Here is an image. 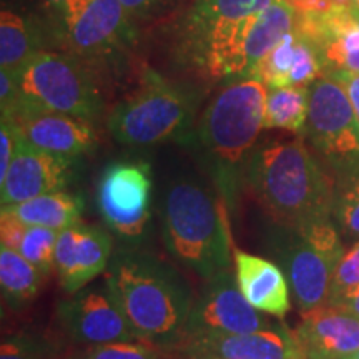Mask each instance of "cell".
<instances>
[{
    "instance_id": "obj_1",
    "label": "cell",
    "mask_w": 359,
    "mask_h": 359,
    "mask_svg": "<svg viewBox=\"0 0 359 359\" xmlns=\"http://www.w3.org/2000/svg\"><path fill=\"white\" fill-rule=\"evenodd\" d=\"M103 281L138 341L167 354L182 343L193 296L173 266L138 246H123L111 257Z\"/></svg>"
},
{
    "instance_id": "obj_2",
    "label": "cell",
    "mask_w": 359,
    "mask_h": 359,
    "mask_svg": "<svg viewBox=\"0 0 359 359\" xmlns=\"http://www.w3.org/2000/svg\"><path fill=\"white\" fill-rule=\"evenodd\" d=\"M245 188L281 226L333 219V177L303 138L257 145L246 163Z\"/></svg>"
},
{
    "instance_id": "obj_3",
    "label": "cell",
    "mask_w": 359,
    "mask_h": 359,
    "mask_svg": "<svg viewBox=\"0 0 359 359\" xmlns=\"http://www.w3.org/2000/svg\"><path fill=\"white\" fill-rule=\"evenodd\" d=\"M268 87L255 77L226 83L201 114L195 142L230 213L236 212L245 172L264 128Z\"/></svg>"
},
{
    "instance_id": "obj_4",
    "label": "cell",
    "mask_w": 359,
    "mask_h": 359,
    "mask_svg": "<svg viewBox=\"0 0 359 359\" xmlns=\"http://www.w3.org/2000/svg\"><path fill=\"white\" fill-rule=\"evenodd\" d=\"M230 208L218 190L193 178H177L161 200V235L170 255L203 280L230 271Z\"/></svg>"
},
{
    "instance_id": "obj_5",
    "label": "cell",
    "mask_w": 359,
    "mask_h": 359,
    "mask_svg": "<svg viewBox=\"0 0 359 359\" xmlns=\"http://www.w3.org/2000/svg\"><path fill=\"white\" fill-rule=\"evenodd\" d=\"M269 245L286 271L299 311L326 306L336 264L344 253L333 219L296 228L273 223Z\"/></svg>"
},
{
    "instance_id": "obj_6",
    "label": "cell",
    "mask_w": 359,
    "mask_h": 359,
    "mask_svg": "<svg viewBox=\"0 0 359 359\" xmlns=\"http://www.w3.org/2000/svg\"><path fill=\"white\" fill-rule=\"evenodd\" d=\"M193 111L190 93L147 72L138 88L114 107L107 127L122 145L154 147L187 137Z\"/></svg>"
},
{
    "instance_id": "obj_7",
    "label": "cell",
    "mask_w": 359,
    "mask_h": 359,
    "mask_svg": "<svg viewBox=\"0 0 359 359\" xmlns=\"http://www.w3.org/2000/svg\"><path fill=\"white\" fill-rule=\"evenodd\" d=\"M15 75L22 100L15 115L24 110H43L93 122L102 114L100 88L77 57L37 52Z\"/></svg>"
},
{
    "instance_id": "obj_8",
    "label": "cell",
    "mask_w": 359,
    "mask_h": 359,
    "mask_svg": "<svg viewBox=\"0 0 359 359\" xmlns=\"http://www.w3.org/2000/svg\"><path fill=\"white\" fill-rule=\"evenodd\" d=\"M151 168L145 160H116L102 170L97 206L111 235L138 246L151 218Z\"/></svg>"
},
{
    "instance_id": "obj_9",
    "label": "cell",
    "mask_w": 359,
    "mask_h": 359,
    "mask_svg": "<svg viewBox=\"0 0 359 359\" xmlns=\"http://www.w3.org/2000/svg\"><path fill=\"white\" fill-rule=\"evenodd\" d=\"M303 133L333 172L359 167V120L338 79L321 75L311 83Z\"/></svg>"
},
{
    "instance_id": "obj_10",
    "label": "cell",
    "mask_w": 359,
    "mask_h": 359,
    "mask_svg": "<svg viewBox=\"0 0 359 359\" xmlns=\"http://www.w3.org/2000/svg\"><path fill=\"white\" fill-rule=\"evenodd\" d=\"M269 325L262 311L246 302L231 271H223L205 280L200 294L193 299L183 339L253 333Z\"/></svg>"
},
{
    "instance_id": "obj_11",
    "label": "cell",
    "mask_w": 359,
    "mask_h": 359,
    "mask_svg": "<svg viewBox=\"0 0 359 359\" xmlns=\"http://www.w3.org/2000/svg\"><path fill=\"white\" fill-rule=\"evenodd\" d=\"M58 12L64 47L80 60L109 55L127 35V11L120 0H69Z\"/></svg>"
},
{
    "instance_id": "obj_12",
    "label": "cell",
    "mask_w": 359,
    "mask_h": 359,
    "mask_svg": "<svg viewBox=\"0 0 359 359\" xmlns=\"http://www.w3.org/2000/svg\"><path fill=\"white\" fill-rule=\"evenodd\" d=\"M57 316L65 333L80 344H109L120 341H138L133 327L103 285L85 286L70 293L57 306Z\"/></svg>"
},
{
    "instance_id": "obj_13",
    "label": "cell",
    "mask_w": 359,
    "mask_h": 359,
    "mask_svg": "<svg viewBox=\"0 0 359 359\" xmlns=\"http://www.w3.org/2000/svg\"><path fill=\"white\" fill-rule=\"evenodd\" d=\"M294 30L318 50L323 75L359 74V11L296 12Z\"/></svg>"
},
{
    "instance_id": "obj_14",
    "label": "cell",
    "mask_w": 359,
    "mask_h": 359,
    "mask_svg": "<svg viewBox=\"0 0 359 359\" xmlns=\"http://www.w3.org/2000/svg\"><path fill=\"white\" fill-rule=\"evenodd\" d=\"M168 354L177 359H304L294 331L283 323L245 334L188 338Z\"/></svg>"
},
{
    "instance_id": "obj_15",
    "label": "cell",
    "mask_w": 359,
    "mask_h": 359,
    "mask_svg": "<svg viewBox=\"0 0 359 359\" xmlns=\"http://www.w3.org/2000/svg\"><path fill=\"white\" fill-rule=\"evenodd\" d=\"M114 238L109 228L77 223L60 231L55 248V273L67 293L85 288L107 271Z\"/></svg>"
},
{
    "instance_id": "obj_16",
    "label": "cell",
    "mask_w": 359,
    "mask_h": 359,
    "mask_svg": "<svg viewBox=\"0 0 359 359\" xmlns=\"http://www.w3.org/2000/svg\"><path fill=\"white\" fill-rule=\"evenodd\" d=\"M74 163V158L37 150L19 138L11 168L0 182L2 208L24 203L47 193L67 190L75 177Z\"/></svg>"
},
{
    "instance_id": "obj_17",
    "label": "cell",
    "mask_w": 359,
    "mask_h": 359,
    "mask_svg": "<svg viewBox=\"0 0 359 359\" xmlns=\"http://www.w3.org/2000/svg\"><path fill=\"white\" fill-rule=\"evenodd\" d=\"M27 145L47 154L77 160L97 147L92 122L79 116L43 110H24L11 118Z\"/></svg>"
},
{
    "instance_id": "obj_18",
    "label": "cell",
    "mask_w": 359,
    "mask_h": 359,
    "mask_svg": "<svg viewBox=\"0 0 359 359\" xmlns=\"http://www.w3.org/2000/svg\"><path fill=\"white\" fill-rule=\"evenodd\" d=\"M294 336L306 359H349L359 349V318L326 304L302 313Z\"/></svg>"
},
{
    "instance_id": "obj_19",
    "label": "cell",
    "mask_w": 359,
    "mask_h": 359,
    "mask_svg": "<svg viewBox=\"0 0 359 359\" xmlns=\"http://www.w3.org/2000/svg\"><path fill=\"white\" fill-rule=\"evenodd\" d=\"M323 75L318 50L293 29L251 72L268 88L308 87Z\"/></svg>"
},
{
    "instance_id": "obj_20",
    "label": "cell",
    "mask_w": 359,
    "mask_h": 359,
    "mask_svg": "<svg viewBox=\"0 0 359 359\" xmlns=\"http://www.w3.org/2000/svg\"><path fill=\"white\" fill-rule=\"evenodd\" d=\"M235 278L240 291L258 311L285 318L291 308L290 281L280 264L235 250Z\"/></svg>"
},
{
    "instance_id": "obj_21",
    "label": "cell",
    "mask_w": 359,
    "mask_h": 359,
    "mask_svg": "<svg viewBox=\"0 0 359 359\" xmlns=\"http://www.w3.org/2000/svg\"><path fill=\"white\" fill-rule=\"evenodd\" d=\"M17 215L29 226H45L62 231L80 223L83 212L82 196L67 190L47 193L24 203L4 206Z\"/></svg>"
},
{
    "instance_id": "obj_22",
    "label": "cell",
    "mask_w": 359,
    "mask_h": 359,
    "mask_svg": "<svg viewBox=\"0 0 359 359\" xmlns=\"http://www.w3.org/2000/svg\"><path fill=\"white\" fill-rule=\"evenodd\" d=\"M294 7H291L286 0H276L273 6L259 13L246 40L248 77L259 62L281 42L283 37L294 29Z\"/></svg>"
},
{
    "instance_id": "obj_23",
    "label": "cell",
    "mask_w": 359,
    "mask_h": 359,
    "mask_svg": "<svg viewBox=\"0 0 359 359\" xmlns=\"http://www.w3.org/2000/svg\"><path fill=\"white\" fill-rule=\"evenodd\" d=\"M43 275L19 251L0 248V288L4 302L12 309H22L39 294Z\"/></svg>"
},
{
    "instance_id": "obj_24",
    "label": "cell",
    "mask_w": 359,
    "mask_h": 359,
    "mask_svg": "<svg viewBox=\"0 0 359 359\" xmlns=\"http://www.w3.org/2000/svg\"><path fill=\"white\" fill-rule=\"evenodd\" d=\"M309 111V87L268 88L264 128L304 132Z\"/></svg>"
},
{
    "instance_id": "obj_25",
    "label": "cell",
    "mask_w": 359,
    "mask_h": 359,
    "mask_svg": "<svg viewBox=\"0 0 359 359\" xmlns=\"http://www.w3.org/2000/svg\"><path fill=\"white\" fill-rule=\"evenodd\" d=\"M331 218L339 233L359 240V167L333 172Z\"/></svg>"
},
{
    "instance_id": "obj_26",
    "label": "cell",
    "mask_w": 359,
    "mask_h": 359,
    "mask_svg": "<svg viewBox=\"0 0 359 359\" xmlns=\"http://www.w3.org/2000/svg\"><path fill=\"white\" fill-rule=\"evenodd\" d=\"M35 50L32 32L25 20L12 11L0 13V67L17 74L32 58Z\"/></svg>"
},
{
    "instance_id": "obj_27",
    "label": "cell",
    "mask_w": 359,
    "mask_h": 359,
    "mask_svg": "<svg viewBox=\"0 0 359 359\" xmlns=\"http://www.w3.org/2000/svg\"><path fill=\"white\" fill-rule=\"evenodd\" d=\"M276 0H195L193 19L255 20Z\"/></svg>"
},
{
    "instance_id": "obj_28",
    "label": "cell",
    "mask_w": 359,
    "mask_h": 359,
    "mask_svg": "<svg viewBox=\"0 0 359 359\" xmlns=\"http://www.w3.org/2000/svg\"><path fill=\"white\" fill-rule=\"evenodd\" d=\"M60 231L45 226L27 228L19 253L29 259L35 268L42 273L43 278L55 271V248Z\"/></svg>"
},
{
    "instance_id": "obj_29",
    "label": "cell",
    "mask_w": 359,
    "mask_h": 359,
    "mask_svg": "<svg viewBox=\"0 0 359 359\" xmlns=\"http://www.w3.org/2000/svg\"><path fill=\"white\" fill-rule=\"evenodd\" d=\"M359 290V240L344 250L343 257L336 264L333 281H331L327 304L341 306L353 293Z\"/></svg>"
},
{
    "instance_id": "obj_30",
    "label": "cell",
    "mask_w": 359,
    "mask_h": 359,
    "mask_svg": "<svg viewBox=\"0 0 359 359\" xmlns=\"http://www.w3.org/2000/svg\"><path fill=\"white\" fill-rule=\"evenodd\" d=\"M70 359H161L160 351L143 341L93 344Z\"/></svg>"
},
{
    "instance_id": "obj_31",
    "label": "cell",
    "mask_w": 359,
    "mask_h": 359,
    "mask_svg": "<svg viewBox=\"0 0 359 359\" xmlns=\"http://www.w3.org/2000/svg\"><path fill=\"white\" fill-rule=\"evenodd\" d=\"M50 354L47 341L27 333L7 336L0 346V359H48Z\"/></svg>"
},
{
    "instance_id": "obj_32",
    "label": "cell",
    "mask_w": 359,
    "mask_h": 359,
    "mask_svg": "<svg viewBox=\"0 0 359 359\" xmlns=\"http://www.w3.org/2000/svg\"><path fill=\"white\" fill-rule=\"evenodd\" d=\"M19 80L13 72L0 70V107L2 118H12L20 109Z\"/></svg>"
},
{
    "instance_id": "obj_33",
    "label": "cell",
    "mask_w": 359,
    "mask_h": 359,
    "mask_svg": "<svg viewBox=\"0 0 359 359\" xmlns=\"http://www.w3.org/2000/svg\"><path fill=\"white\" fill-rule=\"evenodd\" d=\"M19 130L11 118H2L0 125V182L6 178L11 168L13 156H15L17 145H19Z\"/></svg>"
},
{
    "instance_id": "obj_34",
    "label": "cell",
    "mask_w": 359,
    "mask_h": 359,
    "mask_svg": "<svg viewBox=\"0 0 359 359\" xmlns=\"http://www.w3.org/2000/svg\"><path fill=\"white\" fill-rule=\"evenodd\" d=\"M27 228H29V224L22 222L17 215H13L11 210L2 208V217H0V240H2V246L19 251Z\"/></svg>"
},
{
    "instance_id": "obj_35",
    "label": "cell",
    "mask_w": 359,
    "mask_h": 359,
    "mask_svg": "<svg viewBox=\"0 0 359 359\" xmlns=\"http://www.w3.org/2000/svg\"><path fill=\"white\" fill-rule=\"evenodd\" d=\"M331 77L338 79L343 83V87L346 88L349 102H351L354 114L359 120V74H336L331 75Z\"/></svg>"
},
{
    "instance_id": "obj_36",
    "label": "cell",
    "mask_w": 359,
    "mask_h": 359,
    "mask_svg": "<svg viewBox=\"0 0 359 359\" xmlns=\"http://www.w3.org/2000/svg\"><path fill=\"white\" fill-rule=\"evenodd\" d=\"M296 12H326L333 8V0H286Z\"/></svg>"
},
{
    "instance_id": "obj_37",
    "label": "cell",
    "mask_w": 359,
    "mask_h": 359,
    "mask_svg": "<svg viewBox=\"0 0 359 359\" xmlns=\"http://www.w3.org/2000/svg\"><path fill=\"white\" fill-rule=\"evenodd\" d=\"M156 2L158 0H120V4L130 15H142V13L150 11Z\"/></svg>"
},
{
    "instance_id": "obj_38",
    "label": "cell",
    "mask_w": 359,
    "mask_h": 359,
    "mask_svg": "<svg viewBox=\"0 0 359 359\" xmlns=\"http://www.w3.org/2000/svg\"><path fill=\"white\" fill-rule=\"evenodd\" d=\"M339 308L348 309V311H351L353 314H356V316L359 318V290L356 291V293H353L351 296H349L346 302L341 304Z\"/></svg>"
},
{
    "instance_id": "obj_39",
    "label": "cell",
    "mask_w": 359,
    "mask_h": 359,
    "mask_svg": "<svg viewBox=\"0 0 359 359\" xmlns=\"http://www.w3.org/2000/svg\"><path fill=\"white\" fill-rule=\"evenodd\" d=\"M43 2L47 4L48 7H53V8H57V11H58V8L64 7L65 4L69 2V0H43Z\"/></svg>"
},
{
    "instance_id": "obj_40",
    "label": "cell",
    "mask_w": 359,
    "mask_h": 359,
    "mask_svg": "<svg viewBox=\"0 0 359 359\" xmlns=\"http://www.w3.org/2000/svg\"><path fill=\"white\" fill-rule=\"evenodd\" d=\"M353 2H354V8L359 11V0H353Z\"/></svg>"
},
{
    "instance_id": "obj_41",
    "label": "cell",
    "mask_w": 359,
    "mask_h": 359,
    "mask_svg": "<svg viewBox=\"0 0 359 359\" xmlns=\"http://www.w3.org/2000/svg\"><path fill=\"white\" fill-rule=\"evenodd\" d=\"M349 359H359V349H358V353H354V354H353V356H351V358H349Z\"/></svg>"
}]
</instances>
